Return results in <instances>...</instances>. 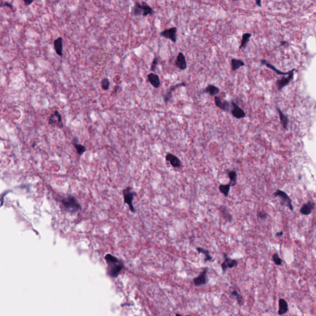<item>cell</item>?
I'll return each mask as SVG.
<instances>
[{"label":"cell","instance_id":"f35d334b","mask_svg":"<svg viewBox=\"0 0 316 316\" xmlns=\"http://www.w3.org/2000/svg\"><path fill=\"white\" fill-rule=\"evenodd\" d=\"M256 3L257 4V5L258 6L261 7V5H262V4H261V1H260V0H259V1H256Z\"/></svg>","mask_w":316,"mask_h":316},{"label":"cell","instance_id":"52a82bcc","mask_svg":"<svg viewBox=\"0 0 316 316\" xmlns=\"http://www.w3.org/2000/svg\"><path fill=\"white\" fill-rule=\"evenodd\" d=\"M223 255L224 257V261L222 264L221 267L223 272H225L227 268H231L237 266L238 262L236 260L228 257L226 253H223Z\"/></svg>","mask_w":316,"mask_h":316},{"label":"cell","instance_id":"d6a6232c","mask_svg":"<svg viewBox=\"0 0 316 316\" xmlns=\"http://www.w3.org/2000/svg\"><path fill=\"white\" fill-rule=\"evenodd\" d=\"M231 294L235 297L236 299L237 300V301L239 305H242L243 304V299L242 296L236 291H233Z\"/></svg>","mask_w":316,"mask_h":316},{"label":"cell","instance_id":"484cf974","mask_svg":"<svg viewBox=\"0 0 316 316\" xmlns=\"http://www.w3.org/2000/svg\"><path fill=\"white\" fill-rule=\"evenodd\" d=\"M227 174L230 180V183H231V186H235L237 182V173L235 170H227Z\"/></svg>","mask_w":316,"mask_h":316},{"label":"cell","instance_id":"d4e9b609","mask_svg":"<svg viewBox=\"0 0 316 316\" xmlns=\"http://www.w3.org/2000/svg\"><path fill=\"white\" fill-rule=\"evenodd\" d=\"M231 186V185L230 182L228 184H225V185L221 184L218 186V189H219L220 192L224 195L225 197H228Z\"/></svg>","mask_w":316,"mask_h":316},{"label":"cell","instance_id":"8fae6325","mask_svg":"<svg viewBox=\"0 0 316 316\" xmlns=\"http://www.w3.org/2000/svg\"><path fill=\"white\" fill-rule=\"evenodd\" d=\"M315 204L313 201H308L304 203L299 209V212L304 215H308L311 214L314 209Z\"/></svg>","mask_w":316,"mask_h":316},{"label":"cell","instance_id":"2e32d148","mask_svg":"<svg viewBox=\"0 0 316 316\" xmlns=\"http://www.w3.org/2000/svg\"><path fill=\"white\" fill-rule=\"evenodd\" d=\"M148 81L155 88H159L160 86L159 77L154 73H150L148 75Z\"/></svg>","mask_w":316,"mask_h":316},{"label":"cell","instance_id":"ffe728a7","mask_svg":"<svg viewBox=\"0 0 316 316\" xmlns=\"http://www.w3.org/2000/svg\"><path fill=\"white\" fill-rule=\"evenodd\" d=\"M143 7H142L141 3H140L139 2H138V1L136 2L131 9V15L136 17V16L143 15Z\"/></svg>","mask_w":316,"mask_h":316},{"label":"cell","instance_id":"9a60e30c","mask_svg":"<svg viewBox=\"0 0 316 316\" xmlns=\"http://www.w3.org/2000/svg\"><path fill=\"white\" fill-rule=\"evenodd\" d=\"M175 65L177 68H178L181 70H184L186 69L187 64L185 56L181 52H178V56L177 57V59L175 62Z\"/></svg>","mask_w":316,"mask_h":316},{"label":"cell","instance_id":"8d00e7d4","mask_svg":"<svg viewBox=\"0 0 316 316\" xmlns=\"http://www.w3.org/2000/svg\"><path fill=\"white\" fill-rule=\"evenodd\" d=\"M23 2H24V4L26 6H28L30 5L32 2H33V0H31V1H23Z\"/></svg>","mask_w":316,"mask_h":316},{"label":"cell","instance_id":"30bf717a","mask_svg":"<svg viewBox=\"0 0 316 316\" xmlns=\"http://www.w3.org/2000/svg\"><path fill=\"white\" fill-rule=\"evenodd\" d=\"M208 271V268L206 267L204 268L202 272L198 275V277L194 278L193 279V283L195 286H201L205 285L207 283V273Z\"/></svg>","mask_w":316,"mask_h":316},{"label":"cell","instance_id":"d590c367","mask_svg":"<svg viewBox=\"0 0 316 316\" xmlns=\"http://www.w3.org/2000/svg\"><path fill=\"white\" fill-rule=\"evenodd\" d=\"M1 7H8L10 8V9H11L13 12H14L13 6H12L11 4L9 3V2H4V4H1Z\"/></svg>","mask_w":316,"mask_h":316},{"label":"cell","instance_id":"4dcf8cb0","mask_svg":"<svg viewBox=\"0 0 316 316\" xmlns=\"http://www.w3.org/2000/svg\"><path fill=\"white\" fill-rule=\"evenodd\" d=\"M101 86L103 90L107 91L110 86V81L107 78H104L101 81Z\"/></svg>","mask_w":316,"mask_h":316},{"label":"cell","instance_id":"277c9868","mask_svg":"<svg viewBox=\"0 0 316 316\" xmlns=\"http://www.w3.org/2000/svg\"><path fill=\"white\" fill-rule=\"evenodd\" d=\"M123 195L124 203L128 206L129 209L131 212L135 213L136 210L133 205V200L134 197L136 195V193L134 191L131 187L128 186L123 190Z\"/></svg>","mask_w":316,"mask_h":316},{"label":"cell","instance_id":"83f0119b","mask_svg":"<svg viewBox=\"0 0 316 316\" xmlns=\"http://www.w3.org/2000/svg\"><path fill=\"white\" fill-rule=\"evenodd\" d=\"M72 143H73V146L75 147V148L79 156H81L86 151V147L85 146L82 145L81 144L78 143L77 141H75L73 139Z\"/></svg>","mask_w":316,"mask_h":316},{"label":"cell","instance_id":"7402d4cb","mask_svg":"<svg viewBox=\"0 0 316 316\" xmlns=\"http://www.w3.org/2000/svg\"><path fill=\"white\" fill-rule=\"evenodd\" d=\"M231 69L233 71H236L240 67H241L245 65L244 61H243L241 59H238L236 58L231 59Z\"/></svg>","mask_w":316,"mask_h":316},{"label":"cell","instance_id":"f546056e","mask_svg":"<svg viewBox=\"0 0 316 316\" xmlns=\"http://www.w3.org/2000/svg\"><path fill=\"white\" fill-rule=\"evenodd\" d=\"M196 250L198 251V252L199 253H202L204 255H205V261H212V257H211V256L210 255V252L208 250H206L204 248H202V247H196Z\"/></svg>","mask_w":316,"mask_h":316},{"label":"cell","instance_id":"1f68e13d","mask_svg":"<svg viewBox=\"0 0 316 316\" xmlns=\"http://www.w3.org/2000/svg\"><path fill=\"white\" fill-rule=\"evenodd\" d=\"M272 259L275 265L280 266L282 264V259L280 257L277 253H274L272 256Z\"/></svg>","mask_w":316,"mask_h":316},{"label":"cell","instance_id":"7a4b0ae2","mask_svg":"<svg viewBox=\"0 0 316 316\" xmlns=\"http://www.w3.org/2000/svg\"><path fill=\"white\" fill-rule=\"evenodd\" d=\"M105 259L109 267V273L112 276H117L123 268L122 263L115 257L110 254L105 256Z\"/></svg>","mask_w":316,"mask_h":316},{"label":"cell","instance_id":"cb8c5ba5","mask_svg":"<svg viewBox=\"0 0 316 316\" xmlns=\"http://www.w3.org/2000/svg\"><path fill=\"white\" fill-rule=\"evenodd\" d=\"M260 62L263 65H266L267 67L271 69L272 70H273L274 72H275L277 74H279V75H289L291 72V70L289 71V72H281L280 70H278L277 69H276L273 65L270 64V63H268L267 60H264V59H262L260 60Z\"/></svg>","mask_w":316,"mask_h":316},{"label":"cell","instance_id":"e0dca14e","mask_svg":"<svg viewBox=\"0 0 316 316\" xmlns=\"http://www.w3.org/2000/svg\"><path fill=\"white\" fill-rule=\"evenodd\" d=\"M288 311V304L287 301L283 299L280 298L278 301V314L279 315H283L285 314Z\"/></svg>","mask_w":316,"mask_h":316},{"label":"cell","instance_id":"f1b7e54d","mask_svg":"<svg viewBox=\"0 0 316 316\" xmlns=\"http://www.w3.org/2000/svg\"><path fill=\"white\" fill-rule=\"evenodd\" d=\"M251 36H252V34L250 33H245L243 35L241 41V44H240V46H239V49H242L246 46L247 43L249 42V38L251 37Z\"/></svg>","mask_w":316,"mask_h":316},{"label":"cell","instance_id":"d6986e66","mask_svg":"<svg viewBox=\"0 0 316 316\" xmlns=\"http://www.w3.org/2000/svg\"><path fill=\"white\" fill-rule=\"evenodd\" d=\"M62 38L61 37L57 38L54 41V48L57 54L60 57L62 56V50H63V44H62Z\"/></svg>","mask_w":316,"mask_h":316},{"label":"cell","instance_id":"74e56055","mask_svg":"<svg viewBox=\"0 0 316 316\" xmlns=\"http://www.w3.org/2000/svg\"><path fill=\"white\" fill-rule=\"evenodd\" d=\"M283 235V231H279V232H277V233H276V236H281Z\"/></svg>","mask_w":316,"mask_h":316},{"label":"cell","instance_id":"5bb4252c","mask_svg":"<svg viewBox=\"0 0 316 316\" xmlns=\"http://www.w3.org/2000/svg\"><path fill=\"white\" fill-rule=\"evenodd\" d=\"M186 86V83L185 82H181V83H179L178 84H175L174 85H172L171 86L168 90L164 94V102H168L172 98V92L174 91L177 88H180V87H181V86Z\"/></svg>","mask_w":316,"mask_h":316},{"label":"cell","instance_id":"9c48e42d","mask_svg":"<svg viewBox=\"0 0 316 316\" xmlns=\"http://www.w3.org/2000/svg\"><path fill=\"white\" fill-rule=\"evenodd\" d=\"M214 102H215V105L216 106V107L220 109L221 110L225 111V112L230 111L231 106L228 101H227L226 100H222L221 99V98H220L219 96H215L214 98Z\"/></svg>","mask_w":316,"mask_h":316},{"label":"cell","instance_id":"3957f363","mask_svg":"<svg viewBox=\"0 0 316 316\" xmlns=\"http://www.w3.org/2000/svg\"><path fill=\"white\" fill-rule=\"evenodd\" d=\"M274 197H278L280 199V204L283 206L288 207L290 210H293V206L292 204V201L290 198V197L288 195V194L280 189H277L273 193Z\"/></svg>","mask_w":316,"mask_h":316},{"label":"cell","instance_id":"ab89813d","mask_svg":"<svg viewBox=\"0 0 316 316\" xmlns=\"http://www.w3.org/2000/svg\"><path fill=\"white\" fill-rule=\"evenodd\" d=\"M176 316H182V315H180V314H176ZM186 316H190V315H186Z\"/></svg>","mask_w":316,"mask_h":316},{"label":"cell","instance_id":"e575fe53","mask_svg":"<svg viewBox=\"0 0 316 316\" xmlns=\"http://www.w3.org/2000/svg\"><path fill=\"white\" fill-rule=\"evenodd\" d=\"M158 64V59L157 57H154L152 62V64H151V67H150V70L152 72H154L156 70V67H157V65Z\"/></svg>","mask_w":316,"mask_h":316},{"label":"cell","instance_id":"4fadbf2b","mask_svg":"<svg viewBox=\"0 0 316 316\" xmlns=\"http://www.w3.org/2000/svg\"><path fill=\"white\" fill-rule=\"evenodd\" d=\"M294 69H292L291 72L288 75V77L282 78L281 79L278 80L276 81V85L277 86L278 90H281L284 86L288 85L289 83L293 80V76H294Z\"/></svg>","mask_w":316,"mask_h":316},{"label":"cell","instance_id":"5b68a950","mask_svg":"<svg viewBox=\"0 0 316 316\" xmlns=\"http://www.w3.org/2000/svg\"><path fill=\"white\" fill-rule=\"evenodd\" d=\"M48 123L49 125L58 127V128H62L64 125L62 122V115L58 112L57 110H55L53 113H52L48 118Z\"/></svg>","mask_w":316,"mask_h":316},{"label":"cell","instance_id":"8992f818","mask_svg":"<svg viewBox=\"0 0 316 316\" xmlns=\"http://www.w3.org/2000/svg\"><path fill=\"white\" fill-rule=\"evenodd\" d=\"M177 28L176 27H171L167 29H165L160 33V35L166 39L171 40L173 43L177 42Z\"/></svg>","mask_w":316,"mask_h":316},{"label":"cell","instance_id":"4316f807","mask_svg":"<svg viewBox=\"0 0 316 316\" xmlns=\"http://www.w3.org/2000/svg\"><path fill=\"white\" fill-rule=\"evenodd\" d=\"M141 4H142L143 10V16L146 17V16H147L148 15H152V14H154V10L146 2L143 1V2H141Z\"/></svg>","mask_w":316,"mask_h":316},{"label":"cell","instance_id":"ac0fdd59","mask_svg":"<svg viewBox=\"0 0 316 316\" xmlns=\"http://www.w3.org/2000/svg\"><path fill=\"white\" fill-rule=\"evenodd\" d=\"M219 212L220 214V215L227 221L228 222H231L233 220L232 215L230 214L228 209L227 207L223 205H221L219 207Z\"/></svg>","mask_w":316,"mask_h":316},{"label":"cell","instance_id":"44dd1931","mask_svg":"<svg viewBox=\"0 0 316 316\" xmlns=\"http://www.w3.org/2000/svg\"><path fill=\"white\" fill-rule=\"evenodd\" d=\"M277 110L279 113V117H280V122H281V124L283 128L285 130H287L288 123H289V120L288 118V117L286 115H285L279 108L277 109Z\"/></svg>","mask_w":316,"mask_h":316},{"label":"cell","instance_id":"603a6c76","mask_svg":"<svg viewBox=\"0 0 316 316\" xmlns=\"http://www.w3.org/2000/svg\"><path fill=\"white\" fill-rule=\"evenodd\" d=\"M205 93H208L210 96H215L216 94H217L219 92H220V89L214 85H209L205 89Z\"/></svg>","mask_w":316,"mask_h":316},{"label":"cell","instance_id":"7c38bea8","mask_svg":"<svg viewBox=\"0 0 316 316\" xmlns=\"http://www.w3.org/2000/svg\"><path fill=\"white\" fill-rule=\"evenodd\" d=\"M165 160L169 162L171 165L174 168H180L181 167V162L180 159L172 153H167L166 154Z\"/></svg>","mask_w":316,"mask_h":316},{"label":"cell","instance_id":"836d02e7","mask_svg":"<svg viewBox=\"0 0 316 316\" xmlns=\"http://www.w3.org/2000/svg\"><path fill=\"white\" fill-rule=\"evenodd\" d=\"M257 217L259 219L264 220V219H265L268 217V214L264 210H260V211H259L257 213Z\"/></svg>","mask_w":316,"mask_h":316},{"label":"cell","instance_id":"6da1fadb","mask_svg":"<svg viewBox=\"0 0 316 316\" xmlns=\"http://www.w3.org/2000/svg\"><path fill=\"white\" fill-rule=\"evenodd\" d=\"M61 204L65 210L70 213H77L81 209V206L77 199L72 196L69 195L64 198L61 200Z\"/></svg>","mask_w":316,"mask_h":316},{"label":"cell","instance_id":"ba28073f","mask_svg":"<svg viewBox=\"0 0 316 316\" xmlns=\"http://www.w3.org/2000/svg\"><path fill=\"white\" fill-rule=\"evenodd\" d=\"M231 113L232 115L235 117L236 118L240 119L245 117L246 113L234 101L231 102Z\"/></svg>","mask_w":316,"mask_h":316}]
</instances>
